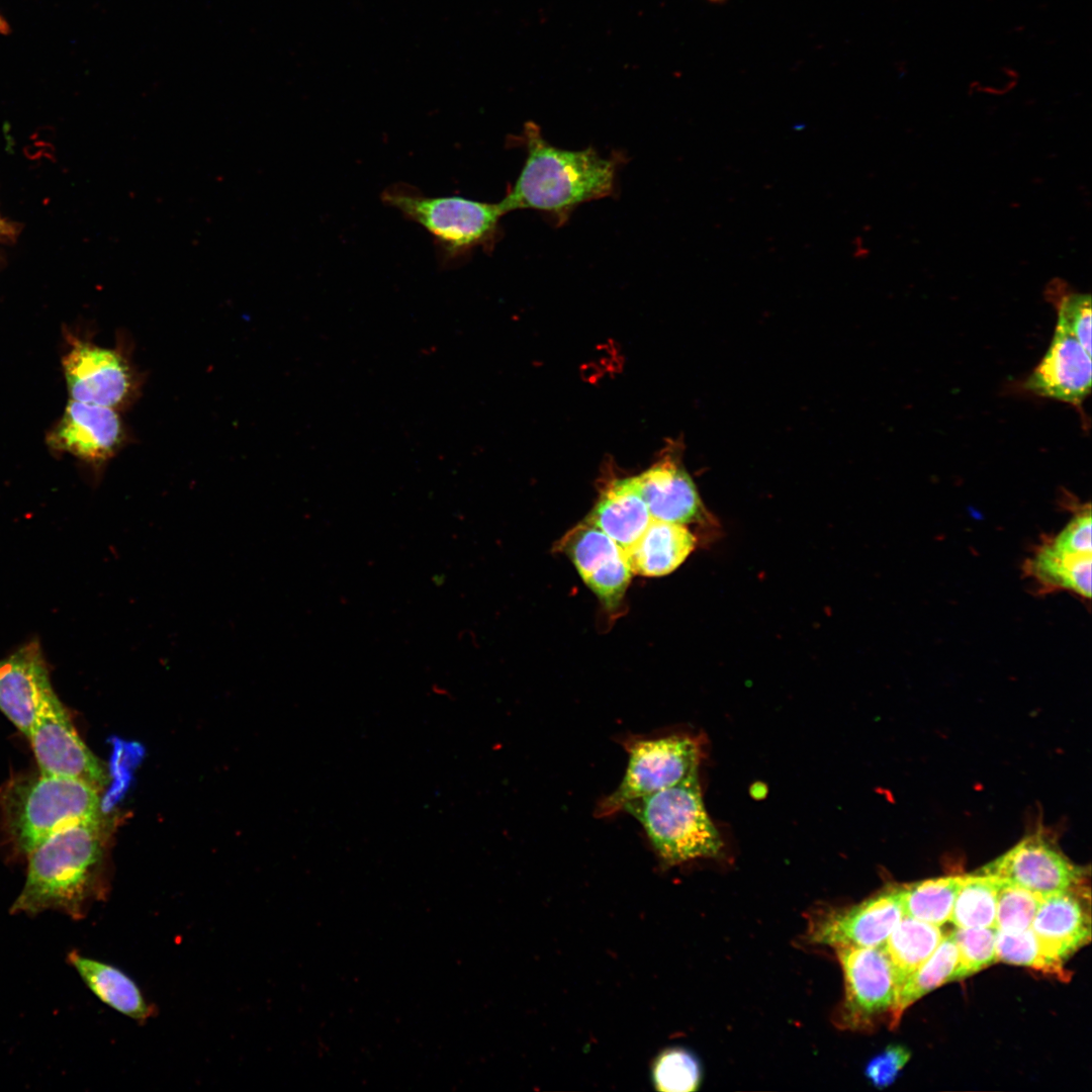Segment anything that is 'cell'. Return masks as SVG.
<instances>
[{
	"label": "cell",
	"instance_id": "6",
	"mask_svg": "<svg viewBox=\"0 0 1092 1092\" xmlns=\"http://www.w3.org/2000/svg\"><path fill=\"white\" fill-rule=\"evenodd\" d=\"M629 755L622 782L596 809L598 817L622 811L634 799L674 786L698 775L702 750L688 735L629 736L623 740Z\"/></svg>",
	"mask_w": 1092,
	"mask_h": 1092
},
{
	"label": "cell",
	"instance_id": "24",
	"mask_svg": "<svg viewBox=\"0 0 1092 1092\" xmlns=\"http://www.w3.org/2000/svg\"><path fill=\"white\" fill-rule=\"evenodd\" d=\"M999 885L992 876H963L949 921L960 928L995 927Z\"/></svg>",
	"mask_w": 1092,
	"mask_h": 1092
},
{
	"label": "cell",
	"instance_id": "19",
	"mask_svg": "<svg viewBox=\"0 0 1092 1092\" xmlns=\"http://www.w3.org/2000/svg\"><path fill=\"white\" fill-rule=\"evenodd\" d=\"M66 961L90 991L110 1008L136 1021H147L155 1015V1007L145 999L140 987L123 971L82 956L77 950H71Z\"/></svg>",
	"mask_w": 1092,
	"mask_h": 1092
},
{
	"label": "cell",
	"instance_id": "34",
	"mask_svg": "<svg viewBox=\"0 0 1092 1092\" xmlns=\"http://www.w3.org/2000/svg\"><path fill=\"white\" fill-rule=\"evenodd\" d=\"M0 33H2V34L9 33V24L7 23V21L3 18V16L1 14H0Z\"/></svg>",
	"mask_w": 1092,
	"mask_h": 1092
},
{
	"label": "cell",
	"instance_id": "29",
	"mask_svg": "<svg viewBox=\"0 0 1092 1092\" xmlns=\"http://www.w3.org/2000/svg\"><path fill=\"white\" fill-rule=\"evenodd\" d=\"M950 934L959 951L954 981L964 980L997 962L996 927H956Z\"/></svg>",
	"mask_w": 1092,
	"mask_h": 1092
},
{
	"label": "cell",
	"instance_id": "32",
	"mask_svg": "<svg viewBox=\"0 0 1092 1092\" xmlns=\"http://www.w3.org/2000/svg\"><path fill=\"white\" fill-rule=\"evenodd\" d=\"M1090 504L1076 507L1075 515L1066 527L1049 540L1055 546L1078 553L1092 552Z\"/></svg>",
	"mask_w": 1092,
	"mask_h": 1092
},
{
	"label": "cell",
	"instance_id": "21",
	"mask_svg": "<svg viewBox=\"0 0 1092 1092\" xmlns=\"http://www.w3.org/2000/svg\"><path fill=\"white\" fill-rule=\"evenodd\" d=\"M943 936L939 926L906 915L900 919L882 945L892 964L898 991L932 954Z\"/></svg>",
	"mask_w": 1092,
	"mask_h": 1092
},
{
	"label": "cell",
	"instance_id": "20",
	"mask_svg": "<svg viewBox=\"0 0 1092 1092\" xmlns=\"http://www.w3.org/2000/svg\"><path fill=\"white\" fill-rule=\"evenodd\" d=\"M1091 560V553L1065 550L1044 538L1026 559L1023 569L1041 593L1068 590L1089 600Z\"/></svg>",
	"mask_w": 1092,
	"mask_h": 1092
},
{
	"label": "cell",
	"instance_id": "13",
	"mask_svg": "<svg viewBox=\"0 0 1092 1092\" xmlns=\"http://www.w3.org/2000/svg\"><path fill=\"white\" fill-rule=\"evenodd\" d=\"M1091 384V356L1074 337L1055 329L1046 352L1021 387L1034 395L1068 403L1083 416L1082 406Z\"/></svg>",
	"mask_w": 1092,
	"mask_h": 1092
},
{
	"label": "cell",
	"instance_id": "27",
	"mask_svg": "<svg viewBox=\"0 0 1092 1092\" xmlns=\"http://www.w3.org/2000/svg\"><path fill=\"white\" fill-rule=\"evenodd\" d=\"M1045 298L1057 310V330L1074 337L1091 356V296L1074 292L1061 279L1052 281L1045 289Z\"/></svg>",
	"mask_w": 1092,
	"mask_h": 1092
},
{
	"label": "cell",
	"instance_id": "3",
	"mask_svg": "<svg viewBox=\"0 0 1092 1092\" xmlns=\"http://www.w3.org/2000/svg\"><path fill=\"white\" fill-rule=\"evenodd\" d=\"M97 789L75 779L43 775L11 781L0 793L2 822L25 856L57 832L98 816Z\"/></svg>",
	"mask_w": 1092,
	"mask_h": 1092
},
{
	"label": "cell",
	"instance_id": "23",
	"mask_svg": "<svg viewBox=\"0 0 1092 1092\" xmlns=\"http://www.w3.org/2000/svg\"><path fill=\"white\" fill-rule=\"evenodd\" d=\"M963 876L901 885L904 915L940 926L949 920Z\"/></svg>",
	"mask_w": 1092,
	"mask_h": 1092
},
{
	"label": "cell",
	"instance_id": "26",
	"mask_svg": "<svg viewBox=\"0 0 1092 1092\" xmlns=\"http://www.w3.org/2000/svg\"><path fill=\"white\" fill-rule=\"evenodd\" d=\"M995 949L997 962L1027 967L1065 982L1071 979L1064 965L1048 956L1031 927L1016 933L997 929Z\"/></svg>",
	"mask_w": 1092,
	"mask_h": 1092
},
{
	"label": "cell",
	"instance_id": "28",
	"mask_svg": "<svg viewBox=\"0 0 1092 1092\" xmlns=\"http://www.w3.org/2000/svg\"><path fill=\"white\" fill-rule=\"evenodd\" d=\"M651 1074L655 1088L664 1092L695 1091L702 1080L701 1065L696 1056L678 1046L660 1053Z\"/></svg>",
	"mask_w": 1092,
	"mask_h": 1092
},
{
	"label": "cell",
	"instance_id": "17",
	"mask_svg": "<svg viewBox=\"0 0 1092 1092\" xmlns=\"http://www.w3.org/2000/svg\"><path fill=\"white\" fill-rule=\"evenodd\" d=\"M627 551L644 533L651 516L635 476L610 481L585 519Z\"/></svg>",
	"mask_w": 1092,
	"mask_h": 1092
},
{
	"label": "cell",
	"instance_id": "10",
	"mask_svg": "<svg viewBox=\"0 0 1092 1092\" xmlns=\"http://www.w3.org/2000/svg\"><path fill=\"white\" fill-rule=\"evenodd\" d=\"M903 916L901 885H889L855 905L814 914L807 940L834 948L881 946Z\"/></svg>",
	"mask_w": 1092,
	"mask_h": 1092
},
{
	"label": "cell",
	"instance_id": "35",
	"mask_svg": "<svg viewBox=\"0 0 1092 1092\" xmlns=\"http://www.w3.org/2000/svg\"><path fill=\"white\" fill-rule=\"evenodd\" d=\"M707 1H709V2H711V3H713V4H722V3H723V2H725L726 0H707Z\"/></svg>",
	"mask_w": 1092,
	"mask_h": 1092
},
{
	"label": "cell",
	"instance_id": "4",
	"mask_svg": "<svg viewBox=\"0 0 1092 1092\" xmlns=\"http://www.w3.org/2000/svg\"><path fill=\"white\" fill-rule=\"evenodd\" d=\"M622 811L642 825L664 867L716 856L722 849L721 836L703 804L698 775L634 799Z\"/></svg>",
	"mask_w": 1092,
	"mask_h": 1092
},
{
	"label": "cell",
	"instance_id": "15",
	"mask_svg": "<svg viewBox=\"0 0 1092 1092\" xmlns=\"http://www.w3.org/2000/svg\"><path fill=\"white\" fill-rule=\"evenodd\" d=\"M53 688L38 639L0 659V712L26 737L44 694Z\"/></svg>",
	"mask_w": 1092,
	"mask_h": 1092
},
{
	"label": "cell",
	"instance_id": "30",
	"mask_svg": "<svg viewBox=\"0 0 1092 1092\" xmlns=\"http://www.w3.org/2000/svg\"><path fill=\"white\" fill-rule=\"evenodd\" d=\"M1041 899L1040 894L1000 880L995 927L1009 933L1029 928Z\"/></svg>",
	"mask_w": 1092,
	"mask_h": 1092
},
{
	"label": "cell",
	"instance_id": "1",
	"mask_svg": "<svg viewBox=\"0 0 1092 1092\" xmlns=\"http://www.w3.org/2000/svg\"><path fill=\"white\" fill-rule=\"evenodd\" d=\"M102 857L98 816L52 835L27 854L24 886L10 913L34 916L55 910L75 920L84 918L94 902L105 898Z\"/></svg>",
	"mask_w": 1092,
	"mask_h": 1092
},
{
	"label": "cell",
	"instance_id": "14",
	"mask_svg": "<svg viewBox=\"0 0 1092 1092\" xmlns=\"http://www.w3.org/2000/svg\"><path fill=\"white\" fill-rule=\"evenodd\" d=\"M1030 927L1048 956L1065 965L1091 939L1088 882L1042 896Z\"/></svg>",
	"mask_w": 1092,
	"mask_h": 1092
},
{
	"label": "cell",
	"instance_id": "18",
	"mask_svg": "<svg viewBox=\"0 0 1092 1092\" xmlns=\"http://www.w3.org/2000/svg\"><path fill=\"white\" fill-rule=\"evenodd\" d=\"M696 545L697 537L686 525L651 520L625 553L632 573L658 577L677 569Z\"/></svg>",
	"mask_w": 1092,
	"mask_h": 1092
},
{
	"label": "cell",
	"instance_id": "2",
	"mask_svg": "<svg viewBox=\"0 0 1092 1092\" xmlns=\"http://www.w3.org/2000/svg\"><path fill=\"white\" fill-rule=\"evenodd\" d=\"M527 157L515 184L498 202L504 214L535 209L565 219L577 205L610 195L616 161L594 149L571 151L550 145L540 128L528 122L524 129Z\"/></svg>",
	"mask_w": 1092,
	"mask_h": 1092
},
{
	"label": "cell",
	"instance_id": "5",
	"mask_svg": "<svg viewBox=\"0 0 1092 1092\" xmlns=\"http://www.w3.org/2000/svg\"><path fill=\"white\" fill-rule=\"evenodd\" d=\"M381 199L424 228L433 237L445 262L460 259L474 248L488 245L504 215L498 203L458 195L426 196L404 183L388 186Z\"/></svg>",
	"mask_w": 1092,
	"mask_h": 1092
},
{
	"label": "cell",
	"instance_id": "7",
	"mask_svg": "<svg viewBox=\"0 0 1092 1092\" xmlns=\"http://www.w3.org/2000/svg\"><path fill=\"white\" fill-rule=\"evenodd\" d=\"M844 995L833 1015L834 1024L851 1031H873L882 1023L891 1028L898 985L883 948L838 946Z\"/></svg>",
	"mask_w": 1092,
	"mask_h": 1092
},
{
	"label": "cell",
	"instance_id": "11",
	"mask_svg": "<svg viewBox=\"0 0 1092 1092\" xmlns=\"http://www.w3.org/2000/svg\"><path fill=\"white\" fill-rule=\"evenodd\" d=\"M992 876L1045 896L1088 882L1085 869L1073 863L1041 833L1025 836L1008 851L981 868Z\"/></svg>",
	"mask_w": 1092,
	"mask_h": 1092
},
{
	"label": "cell",
	"instance_id": "31",
	"mask_svg": "<svg viewBox=\"0 0 1092 1092\" xmlns=\"http://www.w3.org/2000/svg\"><path fill=\"white\" fill-rule=\"evenodd\" d=\"M632 574L624 551L583 581L608 610H614L622 602Z\"/></svg>",
	"mask_w": 1092,
	"mask_h": 1092
},
{
	"label": "cell",
	"instance_id": "12",
	"mask_svg": "<svg viewBox=\"0 0 1092 1092\" xmlns=\"http://www.w3.org/2000/svg\"><path fill=\"white\" fill-rule=\"evenodd\" d=\"M128 439L118 411L70 399L65 412L48 436L50 447L90 464L101 465L113 458Z\"/></svg>",
	"mask_w": 1092,
	"mask_h": 1092
},
{
	"label": "cell",
	"instance_id": "16",
	"mask_svg": "<svg viewBox=\"0 0 1092 1092\" xmlns=\"http://www.w3.org/2000/svg\"><path fill=\"white\" fill-rule=\"evenodd\" d=\"M635 479L652 520L682 525L705 520L696 483L673 447Z\"/></svg>",
	"mask_w": 1092,
	"mask_h": 1092
},
{
	"label": "cell",
	"instance_id": "33",
	"mask_svg": "<svg viewBox=\"0 0 1092 1092\" xmlns=\"http://www.w3.org/2000/svg\"><path fill=\"white\" fill-rule=\"evenodd\" d=\"M910 1056L904 1045L890 1044L868 1063L866 1076L874 1086L885 1088L896 1080Z\"/></svg>",
	"mask_w": 1092,
	"mask_h": 1092
},
{
	"label": "cell",
	"instance_id": "25",
	"mask_svg": "<svg viewBox=\"0 0 1092 1092\" xmlns=\"http://www.w3.org/2000/svg\"><path fill=\"white\" fill-rule=\"evenodd\" d=\"M558 550L571 560L582 580L624 552L612 538L586 520L562 537Z\"/></svg>",
	"mask_w": 1092,
	"mask_h": 1092
},
{
	"label": "cell",
	"instance_id": "8",
	"mask_svg": "<svg viewBox=\"0 0 1092 1092\" xmlns=\"http://www.w3.org/2000/svg\"><path fill=\"white\" fill-rule=\"evenodd\" d=\"M63 367L71 399L118 412L135 402L144 382L143 374L121 348L77 341L64 357Z\"/></svg>",
	"mask_w": 1092,
	"mask_h": 1092
},
{
	"label": "cell",
	"instance_id": "22",
	"mask_svg": "<svg viewBox=\"0 0 1092 1092\" xmlns=\"http://www.w3.org/2000/svg\"><path fill=\"white\" fill-rule=\"evenodd\" d=\"M959 951L950 932L932 954L913 972L900 987L894 1007L891 1028L898 1026L905 1010L935 988L954 981Z\"/></svg>",
	"mask_w": 1092,
	"mask_h": 1092
},
{
	"label": "cell",
	"instance_id": "9",
	"mask_svg": "<svg viewBox=\"0 0 1092 1092\" xmlns=\"http://www.w3.org/2000/svg\"><path fill=\"white\" fill-rule=\"evenodd\" d=\"M27 738L39 772L75 779L96 789L105 784L102 765L76 732L54 688L42 697Z\"/></svg>",
	"mask_w": 1092,
	"mask_h": 1092
}]
</instances>
